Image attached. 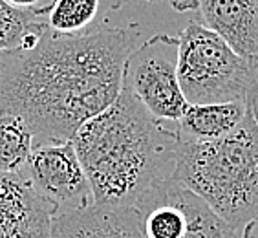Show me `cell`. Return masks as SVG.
Here are the masks:
<instances>
[{
  "label": "cell",
  "instance_id": "5b68a950",
  "mask_svg": "<svg viewBox=\"0 0 258 238\" xmlns=\"http://www.w3.org/2000/svg\"><path fill=\"white\" fill-rule=\"evenodd\" d=\"M178 37L158 33L136 46L123 68V88L152 115L174 125L189 104L178 79Z\"/></svg>",
  "mask_w": 258,
  "mask_h": 238
},
{
  "label": "cell",
  "instance_id": "9c48e42d",
  "mask_svg": "<svg viewBox=\"0 0 258 238\" xmlns=\"http://www.w3.org/2000/svg\"><path fill=\"white\" fill-rule=\"evenodd\" d=\"M202 24L242 57H258V0H196Z\"/></svg>",
  "mask_w": 258,
  "mask_h": 238
},
{
  "label": "cell",
  "instance_id": "ba28073f",
  "mask_svg": "<svg viewBox=\"0 0 258 238\" xmlns=\"http://www.w3.org/2000/svg\"><path fill=\"white\" fill-rule=\"evenodd\" d=\"M55 209L22 174L0 172V238H50Z\"/></svg>",
  "mask_w": 258,
  "mask_h": 238
},
{
  "label": "cell",
  "instance_id": "8992f818",
  "mask_svg": "<svg viewBox=\"0 0 258 238\" xmlns=\"http://www.w3.org/2000/svg\"><path fill=\"white\" fill-rule=\"evenodd\" d=\"M143 238H240L198 194L169 180L136 207Z\"/></svg>",
  "mask_w": 258,
  "mask_h": 238
},
{
  "label": "cell",
  "instance_id": "2e32d148",
  "mask_svg": "<svg viewBox=\"0 0 258 238\" xmlns=\"http://www.w3.org/2000/svg\"><path fill=\"white\" fill-rule=\"evenodd\" d=\"M8 4H11L13 8H19V10H28V11H33V10H42L44 6H42V0H6Z\"/></svg>",
  "mask_w": 258,
  "mask_h": 238
},
{
  "label": "cell",
  "instance_id": "277c9868",
  "mask_svg": "<svg viewBox=\"0 0 258 238\" xmlns=\"http://www.w3.org/2000/svg\"><path fill=\"white\" fill-rule=\"evenodd\" d=\"M178 79L189 104L247 101L251 66L218 33L190 20L178 35Z\"/></svg>",
  "mask_w": 258,
  "mask_h": 238
},
{
  "label": "cell",
  "instance_id": "52a82bcc",
  "mask_svg": "<svg viewBox=\"0 0 258 238\" xmlns=\"http://www.w3.org/2000/svg\"><path fill=\"white\" fill-rule=\"evenodd\" d=\"M20 174L55 209V216L94 205L88 176L72 141L37 145Z\"/></svg>",
  "mask_w": 258,
  "mask_h": 238
},
{
  "label": "cell",
  "instance_id": "3957f363",
  "mask_svg": "<svg viewBox=\"0 0 258 238\" xmlns=\"http://www.w3.org/2000/svg\"><path fill=\"white\" fill-rule=\"evenodd\" d=\"M174 178L242 231L258 216V127L253 112L247 110L242 123L220 139H179Z\"/></svg>",
  "mask_w": 258,
  "mask_h": 238
},
{
  "label": "cell",
  "instance_id": "9a60e30c",
  "mask_svg": "<svg viewBox=\"0 0 258 238\" xmlns=\"http://www.w3.org/2000/svg\"><path fill=\"white\" fill-rule=\"evenodd\" d=\"M249 66H251V83L247 92V106L253 112L258 127V57H249Z\"/></svg>",
  "mask_w": 258,
  "mask_h": 238
},
{
  "label": "cell",
  "instance_id": "30bf717a",
  "mask_svg": "<svg viewBox=\"0 0 258 238\" xmlns=\"http://www.w3.org/2000/svg\"><path fill=\"white\" fill-rule=\"evenodd\" d=\"M50 238H143V234L136 209L94 204L55 216Z\"/></svg>",
  "mask_w": 258,
  "mask_h": 238
},
{
  "label": "cell",
  "instance_id": "7a4b0ae2",
  "mask_svg": "<svg viewBox=\"0 0 258 238\" xmlns=\"http://www.w3.org/2000/svg\"><path fill=\"white\" fill-rule=\"evenodd\" d=\"M72 143L95 205L136 209L176 172L178 130L150 114L126 88L86 121Z\"/></svg>",
  "mask_w": 258,
  "mask_h": 238
},
{
  "label": "cell",
  "instance_id": "4fadbf2b",
  "mask_svg": "<svg viewBox=\"0 0 258 238\" xmlns=\"http://www.w3.org/2000/svg\"><path fill=\"white\" fill-rule=\"evenodd\" d=\"M99 8L101 0H50L39 11L53 33L81 35L99 15Z\"/></svg>",
  "mask_w": 258,
  "mask_h": 238
},
{
  "label": "cell",
  "instance_id": "8fae6325",
  "mask_svg": "<svg viewBox=\"0 0 258 238\" xmlns=\"http://www.w3.org/2000/svg\"><path fill=\"white\" fill-rule=\"evenodd\" d=\"M247 101L224 104H187L176 123L181 141H214L231 134L247 115Z\"/></svg>",
  "mask_w": 258,
  "mask_h": 238
},
{
  "label": "cell",
  "instance_id": "5bb4252c",
  "mask_svg": "<svg viewBox=\"0 0 258 238\" xmlns=\"http://www.w3.org/2000/svg\"><path fill=\"white\" fill-rule=\"evenodd\" d=\"M42 20L39 10H19L0 0V51L13 50Z\"/></svg>",
  "mask_w": 258,
  "mask_h": 238
},
{
  "label": "cell",
  "instance_id": "7c38bea8",
  "mask_svg": "<svg viewBox=\"0 0 258 238\" xmlns=\"http://www.w3.org/2000/svg\"><path fill=\"white\" fill-rule=\"evenodd\" d=\"M33 149L30 127L17 115L0 114V172L20 174Z\"/></svg>",
  "mask_w": 258,
  "mask_h": 238
},
{
  "label": "cell",
  "instance_id": "6da1fadb",
  "mask_svg": "<svg viewBox=\"0 0 258 238\" xmlns=\"http://www.w3.org/2000/svg\"><path fill=\"white\" fill-rule=\"evenodd\" d=\"M136 37L130 26L59 35L42 17L17 48L0 51V114L22 119L35 147L72 141L117 99Z\"/></svg>",
  "mask_w": 258,
  "mask_h": 238
},
{
  "label": "cell",
  "instance_id": "e0dca14e",
  "mask_svg": "<svg viewBox=\"0 0 258 238\" xmlns=\"http://www.w3.org/2000/svg\"><path fill=\"white\" fill-rule=\"evenodd\" d=\"M240 238H258V216L242 229Z\"/></svg>",
  "mask_w": 258,
  "mask_h": 238
}]
</instances>
